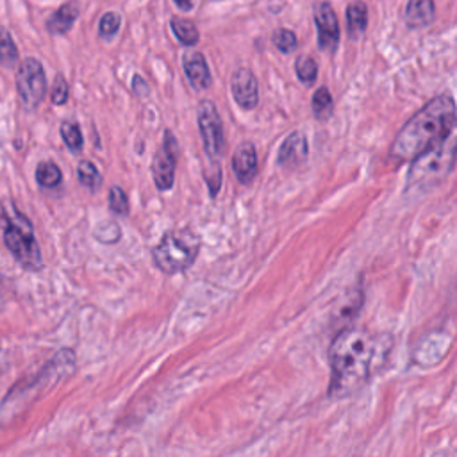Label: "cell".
<instances>
[{
	"mask_svg": "<svg viewBox=\"0 0 457 457\" xmlns=\"http://www.w3.org/2000/svg\"><path fill=\"white\" fill-rule=\"evenodd\" d=\"M232 170L241 184H250L257 175V152L252 143H241L232 155Z\"/></svg>",
	"mask_w": 457,
	"mask_h": 457,
	"instance_id": "12",
	"label": "cell"
},
{
	"mask_svg": "<svg viewBox=\"0 0 457 457\" xmlns=\"http://www.w3.org/2000/svg\"><path fill=\"white\" fill-rule=\"evenodd\" d=\"M437 345H452V337L448 334H445V332H432V334H428L423 341H420V345H418V348L414 352L416 362H420L423 366L439 362L436 353H434V348Z\"/></svg>",
	"mask_w": 457,
	"mask_h": 457,
	"instance_id": "16",
	"label": "cell"
},
{
	"mask_svg": "<svg viewBox=\"0 0 457 457\" xmlns=\"http://www.w3.org/2000/svg\"><path fill=\"white\" fill-rule=\"evenodd\" d=\"M170 27L175 34V37L186 45V46H193L198 43L200 39V34H198V29L193 21L189 20H184V18H179V16H173L171 21H170Z\"/></svg>",
	"mask_w": 457,
	"mask_h": 457,
	"instance_id": "18",
	"label": "cell"
},
{
	"mask_svg": "<svg viewBox=\"0 0 457 457\" xmlns=\"http://www.w3.org/2000/svg\"><path fill=\"white\" fill-rule=\"evenodd\" d=\"M179 145L171 130H164V139L152 161V177L161 191H168L175 180V166H177Z\"/></svg>",
	"mask_w": 457,
	"mask_h": 457,
	"instance_id": "8",
	"label": "cell"
},
{
	"mask_svg": "<svg viewBox=\"0 0 457 457\" xmlns=\"http://www.w3.org/2000/svg\"><path fill=\"white\" fill-rule=\"evenodd\" d=\"M196 121L202 136V143L205 148V154L211 161H220V157L225 154V132L223 123L218 114L216 105L211 100H202L196 109Z\"/></svg>",
	"mask_w": 457,
	"mask_h": 457,
	"instance_id": "7",
	"label": "cell"
},
{
	"mask_svg": "<svg viewBox=\"0 0 457 457\" xmlns=\"http://www.w3.org/2000/svg\"><path fill=\"white\" fill-rule=\"evenodd\" d=\"M79 18V7L75 2L62 4L46 21V30L54 36H62L70 32L75 20Z\"/></svg>",
	"mask_w": 457,
	"mask_h": 457,
	"instance_id": "15",
	"label": "cell"
},
{
	"mask_svg": "<svg viewBox=\"0 0 457 457\" xmlns=\"http://www.w3.org/2000/svg\"><path fill=\"white\" fill-rule=\"evenodd\" d=\"M120 14L118 12H105L102 18H100V23H98V34L102 39H112L116 36V32L120 30Z\"/></svg>",
	"mask_w": 457,
	"mask_h": 457,
	"instance_id": "26",
	"label": "cell"
},
{
	"mask_svg": "<svg viewBox=\"0 0 457 457\" xmlns=\"http://www.w3.org/2000/svg\"><path fill=\"white\" fill-rule=\"evenodd\" d=\"M132 86H134V91H136L139 96H143V95H146V93H148V86H146V82H145L139 75H136V77H134Z\"/></svg>",
	"mask_w": 457,
	"mask_h": 457,
	"instance_id": "31",
	"label": "cell"
},
{
	"mask_svg": "<svg viewBox=\"0 0 457 457\" xmlns=\"http://www.w3.org/2000/svg\"><path fill=\"white\" fill-rule=\"evenodd\" d=\"M77 179L89 191H96L102 184V175L98 173V168L91 161H86V159L80 161L77 166Z\"/></svg>",
	"mask_w": 457,
	"mask_h": 457,
	"instance_id": "22",
	"label": "cell"
},
{
	"mask_svg": "<svg viewBox=\"0 0 457 457\" xmlns=\"http://www.w3.org/2000/svg\"><path fill=\"white\" fill-rule=\"evenodd\" d=\"M184 73L195 89H207L212 82L205 57L200 52H186L182 57Z\"/></svg>",
	"mask_w": 457,
	"mask_h": 457,
	"instance_id": "13",
	"label": "cell"
},
{
	"mask_svg": "<svg viewBox=\"0 0 457 457\" xmlns=\"http://www.w3.org/2000/svg\"><path fill=\"white\" fill-rule=\"evenodd\" d=\"M271 41L273 45L282 52V54H291L296 50L298 46V41H296V36L293 30L289 29H277L271 36Z\"/></svg>",
	"mask_w": 457,
	"mask_h": 457,
	"instance_id": "25",
	"label": "cell"
},
{
	"mask_svg": "<svg viewBox=\"0 0 457 457\" xmlns=\"http://www.w3.org/2000/svg\"><path fill=\"white\" fill-rule=\"evenodd\" d=\"M230 91L237 105L250 111L259 102V86L255 75L248 68H237L230 79Z\"/></svg>",
	"mask_w": 457,
	"mask_h": 457,
	"instance_id": "10",
	"label": "cell"
},
{
	"mask_svg": "<svg viewBox=\"0 0 457 457\" xmlns=\"http://www.w3.org/2000/svg\"><path fill=\"white\" fill-rule=\"evenodd\" d=\"M455 162V141L453 132L428 146L414 157L407 175V191H427L437 186L453 168Z\"/></svg>",
	"mask_w": 457,
	"mask_h": 457,
	"instance_id": "4",
	"label": "cell"
},
{
	"mask_svg": "<svg viewBox=\"0 0 457 457\" xmlns=\"http://www.w3.org/2000/svg\"><path fill=\"white\" fill-rule=\"evenodd\" d=\"M307 152L309 148H307L305 136L300 132H291L278 148L277 162L282 170H287V171L295 170L305 161Z\"/></svg>",
	"mask_w": 457,
	"mask_h": 457,
	"instance_id": "11",
	"label": "cell"
},
{
	"mask_svg": "<svg viewBox=\"0 0 457 457\" xmlns=\"http://www.w3.org/2000/svg\"><path fill=\"white\" fill-rule=\"evenodd\" d=\"M211 173L205 171V180L209 184V195L214 198L220 191V186H221V168H220V162L218 161H212V170H209Z\"/></svg>",
	"mask_w": 457,
	"mask_h": 457,
	"instance_id": "30",
	"label": "cell"
},
{
	"mask_svg": "<svg viewBox=\"0 0 457 457\" xmlns=\"http://www.w3.org/2000/svg\"><path fill=\"white\" fill-rule=\"evenodd\" d=\"M16 91L21 107L32 112L39 107L46 95V75L43 64L36 57L21 61L16 71Z\"/></svg>",
	"mask_w": 457,
	"mask_h": 457,
	"instance_id": "6",
	"label": "cell"
},
{
	"mask_svg": "<svg viewBox=\"0 0 457 457\" xmlns=\"http://www.w3.org/2000/svg\"><path fill=\"white\" fill-rule=\"evenodd\" d=\"M436 16L434 0H409L405 5V23L411 29L427 27Z\"/></svg>",
	"mask_w": 457,
	"mask_h": 457,
	"instance_id": "14",
	"label": "cell"
},
{
	"mask_svg": "<svg viewBox=\"0 0 457 457\" xmlns=\"http://www.w3.org/2000/svg\"><path fill=\"white\" fill-rule=\"evenodd\" d=\"M109 209L121 216L129 214V198L120 186H112L109 189Z\"/></svg>",
	"mask_w": 457,
	"mask_h": 457,
	"instance_id": "27",
	"label": "cell"
},
{
	"mask_svg": "<svg viewBox=\"0 0 457 457\" xmlns=\"http://www.w3.org/2000/svg\"><path fill=\"white\" fill-rule=\"evenodd\" d=\"M295 70H296V77L300 82H303L305 86L314 84L316 77H318V64L311 55H300L295 62Z\"/></svg>",
	"mask_w": 457,
	"mask_h": 457,
	"instance_id": "24",
	"label": "cell"
},
{
	"mask_svg": "<svg viewBox=\"0 0 457 457\" xmlns=\"http://www.w3.org/2000/svg\"><path fill=\"white\" fill-rule=\"evenodd\" d=\"M36 180L41 187L52 189V187H57L62 182V173H61V170L55 162L43 161L36 168Z\"/></svg>",
	"mask_w": 457,
	"mask_h": 457,
	"instance_id": "19",
	"label": "cell"
},
{
	"mask_svg": "<svg viewBox=\"0 0 457 457\" xmlns=\"http://www.w3.org/2000/svg\"><path fill=\"white\" fill-rule=\"evenodd\" d=\"M314 23L318 29V46L323 52H334L339 43V23L328 2H318L312 9Z\"/></svg>",
	"mask_w": 457,
	"mask_h": 457,
	"instance_id": "9",
	"label": "cell"
},
{
	"mask_svg": "<svg viewBox=\"0 0 457 457\" xmlns=\"http://www.w3.org/2000/svg\"><path fill=\"white\" fill-rule=\"evenodd\" d=\"M455 125V104L450 95H439L423 105L396 134L391 154L396 159H412L436 145Z\"/></svg>",
	"mask_w": 457,
	"mask_h": 457,
	"instance_id": "2",
	"label": "cell"
},
{
	"mask_svg": "<svg viewBox=\"0 0 457 457\" xmlns=\"http://www.w3.org/2000/svg\"><path fill=\"white\" fill-rule=\"evenodd\" d=\"M334 111V102L332 95L327 87H318L316 93L312 95V114L318 120H327L332 116Z\"/></svg>",
	"mask_w": 457,
	"mask_h": 457,
	"instance_id": "21",
	"label": "cell"
},
{
	"mask_svg": "<svg viewBox=\"0 0 457 457\" xmlns=\"http://www.w3.org/2000/svg\"><path fill=\"white\" fill-rule=\"evenodd\" d=\"M61 137H62L64 145L68 146V150L73 152V154H79L84 146L82 132H80L79 125L73 123V121H62L61 123Z\"/></svg>",
	"mask_w": 457,
	"mask_h": 457,
	"instance_id": "23",
	"label": "cell"
},
{
	"mask_svg": "<svg viewBox=\"0 0 457 457\" xmlns=\"http://www.w3.org/2000/svg\"><path fill=\"white\" fill-rule=\"evenodd\" d=\"M180 9H184V11H187V9H191V5H193V2L195 0H173Z\"/></svg>",
	"mask_w": 457,
	"mask_h": 457,
	"instance_id": "32",
	"label": "cell"
},
{
	"mask_svg": "<svg viewBox=\"0 0 457 457\" xmlns=\"http://www.w3.org/2000/svg\"><path fill=\"white\" fill-rule=\"evenodd\" d=\"M346 20H348V32L352 37L359 36L361 32H364L366 25H368V9L366 4L357 0L352 2L346 9Z\"/></svg>",
	"mask_w": 457,
	"mask_h": 457,
	"instance_id": "17",
	"label": "cell"
},
{
	"mask_svg": "<svg viewBox=\"0 0 457 457\" xmlns=\"http://www.w3.org/2000/svg\"><path fill=\"white\" fill-rule=\"evenodd\" d=\"M18 59H20V54L11 32L5 29H0V66L12 68L16 66Z\"/></svg>",
	"mask_w": 457,
	"mask_h": 457,
	"instance_id": "20",
	"label": "cell"
},
{
	"mask_svg": "<svg viewBox=\"0 0 457 457\" xmlns=\"http://www.w3.org/2000/svg\"><path fill=\"white\" fill-rule=\"evenodd\" d=\"M95 237L102 243H116L120 239V227L114 221H105L96 227Z\"/></svg>",
	"mask_w": 457,
	"mask_h": 457,
	"instance_id": "29",
	"label": "cell"
},
{
	"mask_svg": "<svg viewBox=\"0 0 457 457\" xmlns=\"http://www.w3.org/2000/svg\"><path fill=\"white\" fill-rule=\"evenodd\" d=\"M68 95H70V87H68L66 79H64L62 75H57V77H55V80H54L52 91H50L52 104H55V105H62V104H66Z\"/></svg>",
	"mask_w": 457,
	"mask_h": 457,
	"instance_id": "28",
	"label": "cell"
},
{
	"mask_svg": "<svg viewBox=\"0 0 457 457\" xmlns=\"http://www.w3.org/2000/svg\"><path fill=\"white\" fill-rule=\"evenodd\" d=\"M2 237L21 268L29 271H39L43 268V255L34 236L32 221L12 204L2 209Z\"/></svg>",
	"mask_w": 457,
	"mask_h": 457,
	"instance_id": "3",
	"label": "cell"
},
{
	"mask_svg": "<svg viewBox=\"0 0 457 457\" xmlns=\"http://www.w3.org/2000/svg\"><path fill=\"white\" fill-rule=\"evenodd\" d=\"M393 337L389 334L373 336L362 328H343L328 350L330 398L346 396L364 386L389 355Z\"/></svg>",
	"mask_w": 457,
	"mask_h": 457,
	"instance_id": "1",
	"label": "cell"
},
{
	"mask_svg": "<svg viewBox=\"0 0 457 457\" xmlns=\"http://www.w3.org/2000/svg\"><path fill=\"white\" fill-rule=\"evenodd\" d=\"M200 250V237L186 228L168 232L157 246L152 248L154 262L164 273H179L193 266Z\"/></svg>",
	"mask_w": 457,
	"mask_h": 457,
	"instance_id": "5",
	"label": "cell"
}]
</instances>
